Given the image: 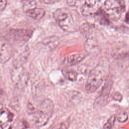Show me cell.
<instances>
[{
    "label": "cell",
    "mask_w": 129,
    "mask_h": 129,
    "mask_svg": "<svg viewBox=\"0 0 129 129\" xmlns=\"http://www.w3.org/2000/svg\"><path fill=\"white\" fill-rule=\"evenodd\" d=\"M109 62L107 58L100 59V61L89 74L86 90L88 93H93L101 85L109 73Z\"/></svg>",
    "instance_id": "6da1fadb"
},
{
    "label": "cell",
    "mask_w": 129,
    "mask_h": 129,
    "mask_svg": "<svg viewBox=\"0 0 129 129\" xmlns=\"http://www.w3.org/2000/svg\"><path fill=\"white\" fill-rule=\"evenodd\" d=\"M53 17L56 23L63 31L71 32L75 30V23L73 17L66 9H56L53 13Z\"/></svg>",
    "instance_id": "7a4b0ae2"
},
{
    "label": "cell",
    "mask_w": 129,
    "mask_h": 129,
    "mask_svg": "<svg viewBox=\"0 0 129 129\" xmlns=\"http://www.w3.org/2000/svg\"><path fill=\"white\" fill-rule=\"evenodd\" d=\"M102 7L109 20H118L125 9L123 0H106Z\"/></svg>",
    "instance_id": "3957f363"
},
{
    "label": "cell",
    "mask_w": 129,
    "mask_h": 129,
    "mask_svg": "<svg viewBox=\"0 0 129 129\" xmlns=\"http://www.w3.org/2000/svg\"><path fill=\"white\" fill-rule=\"evenodd\" d=\"M11 79L18 87H23L28 80V74L21 66L15 67L11 72Z\"/></svg>",
    "instance_id": "277c9868"
},
{
    "label": "cell",
    "mask_w": 129,
    "mask_h": 129,
    "mask_svg": "<svg viewBox=\"0 0 129 129\" xmlns=\"http://www.w3.org/2000/svg\"><path fill=\"white\" fill-rule=\"evenodd\" d=\"M102 0H85L81 11L83 15L89 16L96 14L102 7Z\"/></svg>",
    "instance_id": "5b68a950"
},
{
    "label": "cell",
    "mask_w": 129,
    "mask_h": 129,
    "mask_svg": "<svg viewBox=\"0 0 129 129\" xmlns=\"http://www.w3.org/2000/svg\"><path fill=\"white\" fill-rule=\"evenodd\" d=\"M32 31L26 29L17 28L10 30L8 33V37L13 41H26L32 36Z\"/></svg>",
    "instance_id": "8992f818"
},
{
    "label": "cell",
    "mask_w": 129,
    "mask_h": 129,
    "mask_svg": "<svg viewBox=\"0 0 129 129\" xmlns=\"http://www.w3.org/2000/svg\"><path fill=\"white\" fill-rule=\"evenodd\" d=\"M12 47L8 40L0 37V63L7 62L12 55Z\"/></svg>",
    "instance_id": "52a82bcc"
},
{
    "label": "cell",
    "mask_w": 129,
    "mask_h": 129,
    "mask_svg": "<svg viewBox=\"0 0 129 129\" xmlns=\"http://www.w3.org/2000/svg\"><path fill=\"white\" fill-rule=\"evenodd\" d=\"M85 57L84 53L73 54L64 58L62 62L66 66H73L81 62Z\"/></svg>",
    "instance_id": "ba28073f"
},
{
    "label": "cell",
    "mask_w": 129,
    "mask_h": 129,
    "mask_svg": "<svg viewBox=\"0 0 129 129\" xmlns=\"http://www.w3.org/2000/svg\"><path fill=\"white\" fill-rule=\"evenodd\" d=\"M25 14L28 17L35 20L39 21L44 17L45 11L42 8L35 7L25 11Z\"/></svg>",
    "instance_id": "9c48e42d"
},
{
    "label": "cell",
    "mask_w": 129,
    "mask_h": 129,
    "mask_svg": "<svg viewBox=\"0 0 129 129\" xmlns=\"http://www.w3.org/2000/svg\"><path fill=\"white\" fill-rule=\"evenodd\" d=\"M38 109L50 116L53 109V103L50 99H46L40 103Z\"/></svg>",
    "instance_id": "30bf717a"
},
{
    "label": "cell",
    "mask_w": 129,
    "mask_h": 129,
    "mask_svg": "<svg viewBox=\"0 0 129 129\" xmlns=\"http://www.w3.org/2000/svg\"><path fill=\"white\" fill-rule=\"evenodd\" d=\"M111 88V83L108 81L106 82L105 86H104L100 96L97 98V99H96V102L97 103H103V102H105V100L107 99L106 97L108 96V94H109Z\"/></svg>",
    "instance_id": "8fae6325"
},
{
    "label": "cell",
    "mask_w": 129,
    "mask_h": 129,
    "mask_svg": "<svg viewBox=\"0 0 129 129\" xmlns=\"http://www.w3.org/2000/svg\"><path fill=\"white\" fill-rule=\"evenodd\" d=\"M44 45L50 49H54L57 47L59 43L58 38L55 36H51L46 37L43 41Z\"/></svg>",
    "instance_id": "7c38bea8"
},
{
    "label": "cell",
    "mask_w": 129,
    "mask_h": 129,
    "mask_svg": "<svg viewBox=\"0 0 129 129\" xmlns=\"http://www.w3.org/2000/svg\"><path fill=\"white\" fill-rule=\"evenodd\" d=\"M94 15L96 16L97 21L100 24L104 25L109 24V19L101 8Z\"/></svg>",
    "instance_id": "4fadbf2b"
},
{
    "label": "cell",
    "mask_w": 129,
    "mask_h": 129,
    "mask_svg": "<svg viewBox=\"0 0 129 129\" xmlns=\"http://www.w3.org/2000/svg\"><path fill=\"white\" fill-rule=\"evenodd\" d=\"M63 75L67 79L71 81H74L76 80L77 78V74L76 72L73 70L65 71L63 73Z\"/></svg>",
    "instance_id": "5bb4252c"
},
{
    "label": "cell",
    "mask_w": 129,
    "mask_h": 129,
    "mask_svg": "<svg viewBox=\"0 0 129 129\" xmlns=\"http://www.w3.org/2000/svg\"><path fill=\"white\" fill-rule=\"evenodd\" d=\"M10 115L5 110H0V124H4L10 121Z\"/></svg>",
    "instance_id": "9a60e30c"
},
{
    "label": "cell",
    "mask_w": 129,
    "mask_h": 129,
    "mask_svg": "<svg viewBox=\"0 0 129 129\" xmlns=\"http://www.w3.org/2000/svg\"><path fill=\"white\" fill-rule=\"evenodd\" d=\"M116 117L114 115L111 116L104 124L102 129H111L114 125Z\"/></svg>",
    "instance_id": "2e32d148"
},
{
    "label": "cell",
    "mask_w": 129,
    "mask_h": 129,
    "mask_svg": "<svg viewBox=\"0 0 129 129\" xmlns=\"http://www.w3.org/2000/svg\"><path fill=\"white\" fill-rule=\"evenodd\" d=\"M117 119L120 122H125L128 118V115L125 111H121L117 115Z\"/></svg>",
    "instance_id": "e0dca14e"
},
{
    "label": "cell",
    "mask_w": 129,
    "mask_h": 129,
    "mask_svg": "<svg viewBox=\"0 0 129 129\" xmlns=\"http://www.w3.org/2000/svg\"><path fill=\"white\" fill-rule=\"evenodd\" d=\"M112 98L113 100L115 101L120 102L122 100V95L119 92H115L113 95Z\"/></svg>",
    "instance_id": "ac0fdd59"
},
{
    "label": "cell",
    "mask_w": 129,
    "mask_h": 129,
    "mask_svg": "<svg viewBox=\"0 0 129 129\" xmlns=\"http://www.w3.org/2000/svg\"><path fill=\"white\" fill-rule=\"evenodd\" d=\"M41 3L46 4V5H51L54 4L58 2L60 0H39Z\"/></svg>",
    "instance_id": "d6986e66"
},
{
    "label": "cell",
    "mask_w": 129,
    "mask_h": 129,
    "mask_svg": "<svg viewBox=\"0 0 129 129\" xmlns=\"http://www.w3.org/2000/svg\"><path fill=\"white\" fill-rule=\"evenodd\" d=\"M7 5L6 0H0V12L4 10Z\"/></svg>",
    "instance_id": "ffe728a7"
},
{
    "label": "cell",
    "mask_w": 129,
    "mask_h": 129,
    "mask_svg": "<svg viewBox=\"0 0 129 129\" xmlns=\"http://www.w3.org/2000/svg\"><path fill=\"white\" fill-rule=\"evenodd\" d=\"M79 1L80 0H67V3L69 5L73 7L76 6Z\"/></svg>",
    "instance_id": "44dd1931"
},
{
    "label": "cell",
    "mask_w": 129,
    "mask_h": 129,
    "mask_svg": "<svg viewBox=\"0 0 129 129\" xmlns=\"http://www.w3.org/2000/svg\"><path fill=\"white\" fill-rule=\"evenodd\" d=\"M2 108H3V105L1 103H0V110H2Z\"/></svg>",
    "instance_id": "7402d4cb"
},
{
    "label": "cell",
    "mask_w": 129,
    "mask_h": 129,
    "mask_svg": "<svg viewBox=\"0 0 129 129\" xmlns=\"http://www.w3.org/2000/svg\"><path fill=\"white\" fill-rule=\"evenodd\" d=\"M0 129H3V127L2 126V125L0 124Z\"/></svg>",
    "instance_id": "603a6c76"
}]
</instances>
